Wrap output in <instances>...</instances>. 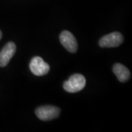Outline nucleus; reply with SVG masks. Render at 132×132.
<instances>
[{
  "label": "nucleus",
  "mask_w": 132,
  "mask_h": 132,
  "mask_svg": "<svg viewBox=\"0 0 132 132\" xmlns=\"http://www.w3.org/2000/svg\"><path fill=\"white\" fill-rule=\"evenodd\" d=\"M113 72L119 81H120L121 82H125L130 78V72L128 69L120 63H117L114 65Z\"/></svg>",
  "instance_id": "0eeeda50"
},
{
  "label": "nucleus",
  "mask_w": 132,
  "mask_h": 132,
  "mask_svg": "<svg viewBox=\"0 0 132 132\" xmlns=\"http://www.w3.org/2000/svg\"><path fill=\"white\" fill-rule=\"evenodd\" d=\"M123 42L122 34L118 32L110 33L104 36L99 41L100 46L103 48L118 47Z\"/></svg>",
  "instance_id": "7ed1b4c3"
},
{
  "label": "nucleus",
  "mask_w": 132,
  "mask_h": 132,
  "mask_svg": "<svg viewBox=\"0 0 132 132\" xmlns=\"http://www.w3.org/2000/svg\"><path fill=\"white\" fill-rule=\"evenodd\" d=\"M16 51V46L14 43L10 42L5 45V46L0 52V67L6 66L13 57Z\"/></svg>",
  "instance_id": "423d86ee"
},
{
  "label": "nucleus",
  "mask_w": 132,
  "mask_h": 132,
  "mask_svg": "<svg viewBox=\"0 0 132 132\" xmlns=\"http://www.w3.org/2000/svg\"><path fill=\"white\" fill-rule=\"evenodd\" d=\"M86 85L85 76L81 74H73L63 84L65 90L68 93H76L81 90Z\"/></svg>",
  "instance_id": "f257e3e1"
},
{
  "label": "nucleus",
  "mask_w": 132,
  "mask_h": 132,
  "mask_svg": "<svg viewBox=\"0 0 132 132\" xmlns=\"http://www.w3.org/2000/svg\"><path fill=\"white\" fill-rule=\"evenodd\" d=\"M29 68L33 74L38 76L47 74L50 70L48 64L40 57H35L32 59L29 64Z\"/></svg>",
  "instance_id": "f03ea898"
},
{
  "label": "nucleus",
  "mask_w": 132,
  "mask_h": 132,
  "mask_svg": "<svg viewBox=\"0 0 132 132\" xmlns=\"http://www.w3.org/2000/svg\"><path fill=\"white\" fill-rule=\"evenodd\" d=\"M2 32L0 31V39L2 38Z\"/></svg>",
  "instance_id": "6e6552de"
},
{
  "label": "nucleus",
  "mask_w": 132,
  "mask_h": 132,
  "mask_svg": "<svg viewBox=\"0 0 132 132\" xmlns=\"http://www.w3.org/2000/svg\"><path fill=\"white\" fill-rule=\"evenodd\" d=\"M60 113V109L54 106H43L36 109L35 114L41 120H51L57 118Z\"/></svg>",
  "instance_id": "20e7f679"
},
{
  "label": "nucleus",
  "mask_w": 132,
  "mask_h": 132,
  "mask_svg": "<svg viewBox=\"0 0 132 132\" xmlns=\"http://www.w3.org/2000/svg\"><path fill=\"white\" fill-rule=\"evenodd\" d=\"M60 40L62 45L65 48L68 52L75 53L77 51V42L73 35L68 31H63L60 34Z\"/></svg>",
  "instance_id": "39448f33"
}]
</instances>
